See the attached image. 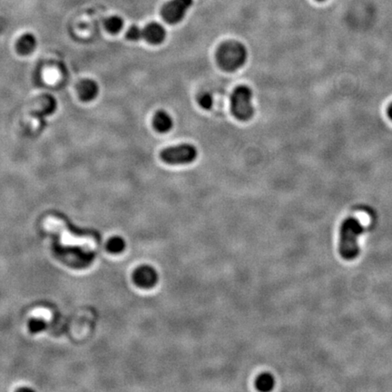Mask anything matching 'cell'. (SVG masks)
I'll list each match as a JSON object with an SVG mask.
<instances>
[{"label": "cell", "instance_id": "15", "mask_svg": "<svg viewBox=\"0 0 392 392\" xmlns=\"http://www.w3.org/2000/svg\"><path fill=\"white\" fill-rule=\"evenodd\" d=\"M126 37L127 40H132V41L141 40V28H138L136 26L131 27L126 32Z\"/></svg>", "mask_w": 392, "mask_h": 392}, {"label": "cell", "instance_id": "3", "mask_svg": "<svg viewBox=\"0 0 392 392\" xmlns=\"http://www.w3.org/2000/svg\"><path fill=\"white\" fill-rule=\"evenodd\" d=\"M252 92L248 87H238L231 94V112L237 119L247 121L254 113L252 106Z\"/></svg>", "mask_w": 392, "mask_h": 392}, {"label": "cell", "instance_id": "18", "mask_svg": "<svg viewBox=\"0 0 392 392\" xmlns=\"http://www.w3.org/2000/svg\"><path fill=\"white\" fill-rule=\"evenodd\" d=\"M388 116L390 117V119L392 120V104L390 105V106H389V108H388Z\"/></svg>", "mask_w": 392, "mask_h": 392}, {"label": "cell", "instance_id": "12", "mask_svg": "<svg viewBox=\"0 0 392 392\" xmlns=\"http://www.w3.org/2000/svg\"><path fill=\"white\" fill-rule=\"evenodd\" d=\"M126 241L120 236H113L106 243V250L112 254H119L126 249Z\"/></svg>", "mask_w": 392, "mask_h": 392}, {"label": "cell", "instance_id": "17", "mask_svg": "<svg viewBox=\"0 0 392 392\" xmlns=\"http://www.w3.org/2000/svg\"><path fill=\"white\" fill-rule=\"evenodd\" d=\"M6 21H5L2 17H0V33L4 31L5 28H6Z\"/></svg>", "mask_w": 392, "mask_h": 392}, {"label": "cell", "instance_id": "7", "mask_svg": "<svg viewBox=\"0 0 392 392\" xmlns=\"http://www.w3.org/2000/svg\"><path fill=\"white\" fill-rule=\"evenodd\" d=\"M166 32L160 24H148L141 28V40H145L152 45H159L165 40Z\"/></svg>", "mask_w": 392, "mask_h": 392}, {"label": "cell", "instance_id": "2", "mask_svg": "<svg viewBox=\"0 0 392 392\" xmlns=\"http://www.w3.org/2000/svg\"><path fill=\"white\" fill-rule=\"evenodd\" d=\"M247 50L243 44L230 40L222 44L216 52V60L220 67L228 72L239 69L247 60Z\"/></svg>", "mask_w": 392, "mask_h": 392}, {"label": "cell", "instance_id": "13", "mask_svg": "<svg viewBox=\"0 0 392 392\" xmlns=\"http://www.w3.org/2000/svg\"><path fill=\"white\" fill-rule=\"evenodd\" d=\"M105 25H106L107 31H109L112 34H115L121 31L124 26V21L119 16H111L108 19L106 20Z\"/></svg>", "mask_w": 392, "mask_h": 392}, {"label": "cell", "instance_id": "5", "mask_svg": "<svg viewBox=\"0 0 392 392\" xmlns=\"http://www.w3.org/2000/svg\"><path fill=\"white\" fill-rule=\"evenodd\" d=\"M192 5V0H170L162 8V17L171 25L179 23Z\"/></svg>", "mask_w": 392, "mask_h": 392}, {"label": "cell", "instance_id": "14", "mask_svg": "<svg viewBox=\"0 0 392 392\" xmlns=\"http://www.w3.org/2000/svg\"><path fill=\"white\" fill-rule=\"evenodd\" d=\"M57 107V103L55 98L51 96V95H47L46 96V103L44 105L43 111H42V114L44 115H48V114H52Z\"/></svg>", "mask_w": 392, "mask_h": 392}, {"label": "cell", "instance_id": "16", "mask_svg": "<svg viewBox=\"0 0 392 392\" xmlns=\"http://www.w3.org/2000/svg\"><path fill=\"white\" fill-rule=\"evenodd\" d=\"M198 102L200 104V106L205 110H209L210 108H212V104H213V100H212V95L209 94H204L201 95L199 97Z\"/></svg>", "mask_w": 392, "mask_h": 392}, {"label": "cell", "instance_id": "9", "mask_svg": "<svg viewBox=\"0 0 392 392\" xmlns=\"http://www.w3.org/2000/svg\"><path fill=\"white\" fill-rule=\"evenodd\" d=\"M153 126L157 132L167 133L173 127V119L165 111H158L153 116Z\"/></svg>", "mask_w": 392, "mask_h": 392}, {"label": "cell", "instance_id": "11", "mask_svg": "<svg viewBox=\"0 0 392 392\" xmlns=\"http://www.w3.org/2000/svg\"><path fill=\"white\" fill-rule=\"evenodd\" d=\"M275 378L270 373L261 374L255 381V386L260 391H270L275 387Z\"/></svg>", "mask_w": 392, "mask_h": 392}, {"label": "cell", "instance_id": "19", "mask_svg": "<svg viewBox=\"0 0 392 392\" xmlns=\"http://www.w3.org/2000/svg\"><path fill=\"white\" fill-rule=\"evenodd\" d=\"M318 1H325V0H318Z\"/></svg>", "mask_w": 392, "mask_h": 392}, {"label": "cell", "instance_id": "6", "mask_svg": "<svg viewBox=\"0 0 392 392\" xmlns=\"http://www.w3.org/2000/svg\"><path fill=\"white\" fill-rule=\"evenodd\" d=\"M133 281L143 289H151L156 285L158 282V273L153 267L148 264L138 266L133 272Z\"/></svg>", "mask_w": 392, "mask_h": 392}, {"label": "cell", "instance_id": "4", "mask_svg": "<svg viewBox=\"0 0 392 392\" xmlns=\"http://www.w3.org/2000/svg\"><path fill=\"white\" fill-rule=\"evenodd\" d=\"M197 149L192 145L184 144L163 150L160 153L162 161L168 165H188L197 157Z\"/></svg>", "mask_w": 392, "mask_h": 392}, {"label": "cell", "instance_id": "1", "mask_svg": "<svg viewBox=\"0 0 392 392\" xmlns=\"http://www.w3.org/2000/svg\"><path fill=\"white\" fill-rule=\"evenodd\" d=\"M362 232L363 226L356 218L349 217L342 223L340 230L339 251L343 259L351 261L359 256V237L362 234Z\"/></svg>", "mask_w": 392, "mask_h": 392}, {"label": "cell", "instance_id": "10", "mask_svg": "<svg viewBox=\"0 0 392 392\" xmlns=\"http://www.w3.org/2000/svg\"><path fill=\"white\" fill-rule=\"evenodd\" d=\"M36 47V38L31 33H26L21 35L16 43V50L20 55L31 54Z\"/></svg>", "mask_w": 392, "mask_h": 392}, {"label": "cell", "instance_id": "8", "mask_svg": "<svg viewBox=\"0 0 392 392\" xmlns=\"http://www.w3.org/2000/svg\"><path fill=\"white\" fill-rule=\"evenodd\" d=\"M79 94L85 102H89L97 96L99 87L96 82L91 79H85L79 85Z\"/></svg>", "mask_w": 392, "mask_h": 392}]
</instances>
